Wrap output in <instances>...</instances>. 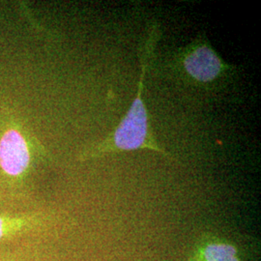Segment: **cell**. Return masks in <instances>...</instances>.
I'll list each match as a JSON object with an SVG mask.
<instances>
[{
  "label": "cell",
  "mask_w": 261,
  "mask_h": 261,
  "mask_svg": "<svg viewBox=\"0 0 261 261\" xmlns=\"http://www.w3.org/2000/svg\"><path fill=\"white\" fill-rule=\"evenodd\" d=\"M158 38V29L156 27L151 29L144 51L141 56V72L138 87L137 97L130 106V110L122 119L117 129L108 137L103 142L84 151L83 158H92L107 152L130 151L137 149H151L166 154V151L160 148L152 138L148 125V113L142 98L144 75L150 58L153 55Z\"/></svg>",
  "instance_id": "1"
},
{
  "label": "cell",
  "mask_w": 261,
  "mask_h": 261,
  "mask_svg": "<svg viewBox=\"0 0 261 261\" xmlns=\"http://www.w3.org/2000/svg\"><path fill=\"white\" fill-rule=\"evenodd\" d=\"M30 154L22 135L7 130L0 140V167L10 176H19L29 166Z\"/></svg>",
  "instance_id": "2"
},
{
  "label": "cell",
  "mask_w": 261,
  "mask_h": 261,
  "mask_svg": "<svg viewBox=\"0 0 261 261\" xmlns=\"http://www.w3.org/2000/svg\"><path fill=\"white\" fill-rule=\"evenodd\" d=\"M184 69L194 80L209 83L225 69L224 62L207 45H199L191 50L183 60Z\"/></svg>",
  "instance_id": "3"
},
{
  "label": "cell",
  "mask_w": 261,
  "mask_h": 261,
  "mask_svg": "<svg viewBox=\"0 0 261 261\" xmlns=\"http://www.w3.org/2000/svg\"><path fill=\"white\" fill-rule=\"evenodd\" d=\"M204 257L206 261H239L235 248L225 244L209 245L204 251Z\"/></svg>",
  "instance_id": "4"
},
{
  "label": "cell",
  "mask_w": 261,
  "mask_h": 261,
  "mask_svg": "<svg viewBox=\"0 0 261 261\" xmlns=\"http://www.w3.org/2000/svg\"><path fill=\"white\" fill-rule=\"evenodd\" d=\"M28 222L29 220L24 218L9 219L0 217V239L9 234L21 230L23 227L28 226Z\"/></svg>",
  "instance_id": "5"
}]
</instances>
